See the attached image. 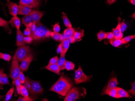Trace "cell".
I'll use <instances>...</instances> for the list:
<instances>
[{
    "label": "cell",
    "mask_w": 135,
    "mask_h": 101,
    "mask_svg": "<svg viewBox=\"0 0 135 101\" xmlns=\"http://www.w3.org/2000/svg\"><path fill=\"white\" fill-rule=\"evenodd\" d=\"M73 86L72 80L62 74L58 80L51 87L50 90L62 96H65Z\"/></svg>",
    "instance_id": "1"
},
{
    "label": "cell",
    "mask_w": 135,
    "mask_h": 101,
    "mask_svg": "<svg viewBox=\"0 0 135 101\" xmlns=\"http://www.w3.org/2000/svg\"><path fill=\"white\" fill-rule=\"evenodd\" d=\"M36 28L35 30L31 32V35L33 40L39 41L50 37L51 31L41 23V22L36 23Z\"/></svg>",
    "instance_id": "2"
},
{
    "label": "cell",
    "mask_w": 135,
    "mask_h": 101,
    "mask_svg": "<svg viewBox=\"0 0 135 101\" xmlns=\"http://www.w3.org/2000/svg\"><path fill=\"white\" fill-rule=\"evenodd\" d=\"M32 51L28 46H23L20 47L16 52V55L19 62H22L23 60L32 54Z\"/></svg>",
    "instance_id": "3"
},
{
    "label": "cell",
    "mask_w": 135,
    "mask_h": 101,
    "mask_svg": "<svg viewBox=\"0 0 135 101\" xmlns=\"http://www.w3.org/2000/svg\"><path fill=\"white\" fill-rule=\"evenodd\" d=\"M81 88L74 87L71 88L66 95L64 101H75L79 99L83 95Z\"/></svg>",
    "instance_id": "4"
},
{
    "label": "cell",
    "mask_w": 135,
    "mask_h": 101,
    "mask_svg": "<svg viewBox=\"0 0 135 101\" xmlns=\"http://www.w3.org/2000/svg\"><path fill=\"white\" fill-rule=\"evenodd\" d=\"M90 76L86 75L83 73L81 66H79L77 70L75 71V81L76 85L88 82L90 80Z\"/></svg>",
    "instance_id": "5"
},
{
    "label": "cell",
    "mask_w": 135,
    "mask_h": 101,
    "mask_svg": "<svg viewBox=\"0 0 135 101\" xmlns=\"http://www.w3.org/2000/svg\"><path fill=\"white\" fill-rule=\"evenodd\" d=\"M21 70L20 66L19 64V62L16 57V55L13 56L11 62V78L13 80L15 79L18 78Z\"/></svg>",
    "instance_id": "6"
},
{
    "label": "cell",
    "mask_w": 135,
    "mask_h": 101,
    "mask_svg": "<svg viewBox=\"0 0 135 101\" xmlns=\"http://www.w3.org/2000/svg\"><path fill=\"white\" fill-rule=\"evenodd\" d=\"M28 80L31 85V90L30 92V94L37 95L42 93L44 89H42L39 81L32 80L29 78Z\"/></svg>",
    "instance_id": "7"
},
{
    "label": "cell",
    "mask_w": 135,
    "mask_h": 101,
    "mask_svg": "<svg viewBox=\"0 0 135 101\" xmlns=\"http://www.w3.org/2000/svg\"><path fill=\"white\" fill-rule=\"evenodd\" d=\"M19 3L30 8H38L40 6L41 1V0H20Z\"/></svg>",
    "instance_id": "8"
},
{
    "label": "cell",
    "mask_w": 135,
    "mask_h": 101,
    "mask_svg": "<svg viewBox=\"0 0 135 101\" xmlns=\"http://www.w3.org/2000/svg\"><path fill=\"white\" fill-rule=\"evenodd\" d=\"M33 58V55L31 54L22 61L20 65V70L22 72H25L28 71Z\"/></svg>",
    "instance_id": "9"
},
{
    "label": "cell",
    "mask_w": 135,
    "mask_h": 101,
    "mask_svg": "<svg viewBox=\"0 0 135 101\" xmlns=\"http://www.w3.org/2000/svg\"><path fill=\"white\" fill-rule=\"evenodd\" d=\"M6 5L9 9V12L10 15L13 16H16L18 14V10L17 4L11 2L10 0H7Z\"/></svg>",
    "instance_id": "10"
},
{
    "label": "cell",
    "mask_w": 135,
    "mask_h": 101,
    "mask_svg": "<svg viewBox=\"0 0 135 101\" xmlns=\"http://www.w3.org/2000/svg\"><path fill=\"white\" fill-rule=\"evenodd\" d=\"M16 43V45L17 46L26 45L25 41H24V35L22 33L20 29H17Z\"/></svg>",
    "instance_id": "11"
},
{
    "label": "cell",
    "mask_w": 135,
    "mask_h": 101,
    "mask_svg": "<svg viewBox=\"0 0 135 101\" xmlns=\"http://www.w3.org/2000/svg\"><path fill=\"white\" fill-rule=\"evenodd\" d=\"M44 13L39 10H32L30 13L33 19V23L35 24L40 22V20L44 16Z\"/></svg>",
    "instance_id": "12"
},
{
    "label": "cell",
    "mask_w": 135,
    "mask_h": 101,
    "mask_svg": "<svg viewBox=\"0 0 135 101\" xmlns=\"http://www.w3.org/2000/svg\"><path fill=\"white\" fill-rule=\"evenodd\" d=\"M121 18L120 17H118V23L117 26L115 28L113 29V34L114 35V38L116 39H121L123 37V34L121 32L120 30V23Z\"/></svg>",
    "instance_id": "13"
},
{
    "label": "cell",
    "mask_w": 135,
    "mask_h": 101,
    "mask_svg": "<svg viewBox=\"0 0 135 101\" xmlns=\"http://www.w3.org/2000/svg\"><path fill=\"white\" fill-rule=\"evenodd\" d=\"M18 14L20 15H26L30 14L32 11L31 8L21 4L18 5Z\"/></svg>",
    "instance_id": "14"
},
{
    "label": "cell",
    "mask_w": 135,
    "mask_h": 101,
    "mask_svg": "<svg viewBox=\"0 0 135 101\" xmlns=\"http://www.w3.org/2000/svg\"><path fill=\"white\" fill-rule=\"evenodd\" d=\"M61 47H62V52L60 53V57H65L66 52L69 49V47L70 43L67 39L62 41Z\"/></svg>",
    "instance_id": "15"
},
{
    "label": "cell",
    "mask_w": 135,
    "mask_h": 101,
    "mask_svg": "<svg viewBox=\"0 0 135 101\" xmlns=\"http://www.w3.org/2000/svg\"><path fill=\"white\" fill-rule=\"evenodd\" d=\"M9 23L12 28H16L17 29H19L21 25V21L19 17L13 16L9 22Z\"/></svg>",
    "instance_id": "16"
},
{
    "label": "cell",
    "mask_w": 135,
    "mask_h": 101,
    "mask_svg": "<svg viewBox=\"0 0 135 101\" xmlns=\"http://www.w3.org/2000/svg\"><path fill=\"white\" fill-rule=\"evenodd\" d=\"M22 22L26 28H29L33 23L31 15L29 14L23 17L22 19Z\"/></svg>",
    "instance_id": "17"
},
{
    "label": "cell",
    "mask_w": 135,
    "mask_h": 101,
    "mask_svg": "<svg viewBox=\"0 0 135 101\" xmlns=\"http://www.w3.org/2000/svg\"><path fill=\"white\" fill-rule=\"evenodd\" d=\"M45 68L51 71V72H54L58 75H60V70L59 66L57 64H54V65H48L47 66L45 67Z\"/></svg>",
    "instance_id": "18"
},
{
    "label": "cell",
    "mask_w": 135,
    "mask_h": 101,
    "mask_svg": "<svg viewBox=\"0 0 135 101\" xmlns=\"http://www.w3.org/2000/svg\"><path fill=\"white\" fill-rule=\"evenodd\" d=\"M116 89L117 91V95L119 98H130L132 97L128 92L125 91L123 89L117 87H116Z\"/></svg>",
    "instance_id": "19"
},
{
    "label": "cell",
    "mask_w": 135,
    "mask_h": 101,
    "mask_svg": "<svg viewBox=\"0 0 135 101\" xmlns=\"http://www.w3.org/2000/svg\"><path fill=\"white\" fill-rule=\"evenodd\" d=\"M9 23L7 21L4 20L0 17V27H3L5 29V31L9 34L12 33V31L9 28Z\"/></svg>",
    "instance_id": "20"
},
{
    "label": "cell",
    "mask_w": 135,
    "mask_h": 101,
    "mask_svg": "<svg viewBox=\"0 0 135 101\" xmlns=\"http://www.w3.org/2000/svg\"><path fill=\"white\" fill-rule=\"evenodd\" d=\"M118 84L117 78L116 77H113L109 81L106 89L115 88Z\"/></svg>",
    "instance_id": "21"
},
{
    "label": "cell",
    "mask_w": 135,
    "mask_h": 101,
    "mask_svg": "<svg viewBox=\"0 0 135 101\" xmlns=\"http://www.w3.org/2000/svg\"><path fill=\"white\" fill-rule=\"evenodd\" d=\"M75 32V29L72 27L67 28L64 31L63 34L66 39H67L73 36Z\"/></svg>",
    "instance_id": "22"
},
{
    "label": "cell",
    "mask_w": 135,
    "mask_h": 101,
    "mask_svg": "<svg viewBox=\"0 0 135 101\" xmlns=\"http://www.w3.org/2000/svg\"><path fill=\"white\" fill-rule=\"evenodd\" d=\"M104 93L107 95H108L109 96H111L113 98H119L118 95H117V91L116 89V87L113 89H106L104 91Z\"/></svg>",
    "instance_id": "23"
},
{
    "label": "cell",
    "mask_w": 135,
    "mask_h": 101,
    "mask_svg": "<svg viewBox=\"0 0 135 101\" xmlns=\"http://www.w3.org/2000/svg\"><path fill=\"white\" fill-rule=\"evenodd\" d=\"M66 61L65 57H60V59H58L57 64L59 66L60 71L65 69V66Z\"/></svg>",
    "instance_id": "24"
},
{
    "label": "cell",
    "mask_w": 135,
    "mask_h": 101,
    "mask_svg": "<svg viewBox=\"0 0 135 101\" xmlns=\"http://www.w3.org/2000/svg\"><path fill=\"white\" fill-rule=\"evenodd\" d=\"M21 95L25 98L27 99H30V101H33V99L29 97L28 92L27 89L25 88V87L23 85H21Z\"/></svg>",
    "instance_id": "25"
},
{
    "label": "cell",
    "mask_w": 135,
    "mask_h": 101,
    "mask_svg": "<svg viewBox=\"0 0 135 101\" xmlns=\"http://www.w3.org/2000/svg\"><path fill=\"white\" fill-rule=\"evenodd\" d=\"M62 18L63 20L64 25L66 28H69L72 27L71 23L69 20V18H68L66 13L63 12L62 13Z\"/></svg>",
    "instance_id": "26"
},
{
    "label": "cell",
    "mask_w": 135,
    "mask_h": 101,
    "mask_svg": "<svg viewBox=\"0 0 135 101\" xmlns=\"http://www.w3.org/2000/svg\"><path fill=\"white\" fill-rule=\"evenodd\" d=\"M83 36H84V30H83L77 31H75V30L74 37L75 38L76 41L81 40Z\"/></svg>",
    "instance_id": "27"
},
{
    "label": "cell",
    "mask_w": 135,
    "mask_h": 101,
    "mask_svg": "<svg viewBox=\"0 0 135 101\" xmlns=\"http://www.w3.org/2000/svg\"><path fill=\"white\" fill-rule=\"evenodd\" d=\"M109 42L112 46L115 47H118L122 44L121 39H116L114 38L111 40H110Z\"/></svg>",
    "instance_id": "28"
},
{
    "label": "cell",
    "mask_w": 135,
    "mask_h": 101,
    "mask_svg": "<svg viewBox=\"0 0 135 101\" xmlns=\"http://www.w3.org/2000/svg\"><path fill=\"white\" fill-rule=\"evenodd\" d=\"M51 36L53 39L56 41H60L61 38V34L58 32H51Z\"/></svg>",
    "instance_id": "29"
},
{
    "label": "cell",
    "mask_w": 135,
    "mask_h": 101,
    "mask_svg": "<svg viewBox=\"0 0 135 101\" xmlns=\"http://www.w3.org/2000/svg\"><path fill=\"white\" fill-rule=\"evenodd\" d=\"M135 35H130L124 38H122L121 39V44H126L131 41L133 39H135Z\"/></svg>",
    "instance_id": "30"
},
{
    "label": "cell",
    "mask_w": 135,
    "mask_h": 101,
    "mask_svg": "<svg viewBox=\"0 0 135 101\" xmlns=\"http://www.w3.org/2000/svg\"><path fill=\"white\" fill-rule=\"evenodd\" d=\"M65 67V69L67 71H72L75 68V65L72 62L66 61Z\"/></svg>",
    "instance_id": "31"
},
{
    "label": "cell",
    "mask_w": 135,
    "mask_h": 101,
    "mask_svg": "<svg viewBox=\"0 0 135 101\" xmlns=\"http://www.w3.org/2000/svg\"><path fill=\"white\" fill-rule=\"evenodd\" d=\"M15 90L14 87H11L9 90L8 91V92L7 93L5 97V101H8L12 97V95H13V93Z\"/></svg>",
    "instance_id": "32"
},
{
    "label": "cell",
    "mask_w": 135,
    "mask_h": 101,
    "mask_svg": "<svg viewBox=\"0 0 135 101\" xmlns=\"http://www.w3.org/2000/svg\"><path fill=\"white\" fill-rule=\"evenodd\" d=\"M1 85H10L9 82V81L8 76L6 74L3 73V77H2V81H1Z\"/></svg>",
    "instance_id": "33"
},
{
    "label": "cell",
    "mask_w": 135,
    "mask_h": 101,
    "mask_svg": "<svg viewBox=\"0 0 135 101\" xmlns=\"http://www.w3.org/2000/svg\"><path fill=\"white\" fill-rule=\"evenodd\" d=\"M23 86H24L25 88L27 89L28 92H30L31 90V83H30V81H29L28 77H26V81L25 83H23Z\"/></svg>",
    "instance_id": "34"
},
{
    "label": "cell",
    "mask_w": 135,
    "mask_h": 101,
    "mask_svg": "<svg viewBox=\"0 0 135 101\" xmlns=\"http://www.w3.org/2000/svg\"><path fill=\"white\" fill-rule=\"evenodd\" d=\"M98 39L99 41H101L106 38V33L103 31H100L98 34Z\"/></svg>",
    "instance_id": "35"
},
{
    "label": "cell",
    "mask_w": 135,
    "mask_h": 101,
    "mask_svg": "<svg viewBox=\"0 0 135 101\" xmlns=\"http://www.w3.org/2000/svg\"><path fill=\"white\" fill-rule=\"evenodd\" d=\"M18 79H19L20 81V82H21V84H23V83H25V82L26 77L22 71H20L19 75L18 76Z\"/></svg>",
    "instance_id": "36"
},
{
    "label": "cell",
    "mask_w": 135,
    "mask_h": 101,
    "mask_svg": "<svg viewBox=\"0 0 135 101\" xmlns=\"http://www.w3.org/2000/svg\"><path fill=\"white\" fill-rule=\"evenodd\" d=\"M11 59V56L10 55L8 54H4L2 53L1 59L7 61H9Z\"/></svg>",
    "instance_id": "37"
},
{
    "label": "cell",
    "mask_w": 135,
    "mask_h": 101,
    "mask_svg": "<svg viewBox=\"0 0 135 101\" xmlns=\"http://www.w3.org/2000/svg\"><path fill=\"white\" fill-rule=\"evenodd\" d=\"M58 60V58L57 56L53 57L50 60L48 65H54V64H57Z\"/></svg>",
    "instance_id": "38"
},
{
    "label": "cell",
    "mask_w": 135,
    "mask_h": 101,
    "mask_svg": "<svg viewBox=\"0 0 135 101\" xmlns=\"http://www.w3.org/2000/svg\"><path fill=\"white\" fill-rule=\"evenodd\" d=\"M128 93L133 95H135V82H134L132 83V89L130 90H128Z\"/></svg>",
    "instance_id": "39"
},
{
    "label": "cell",
    "mask_w": 135,
    "mask_h": 101,
    "mask_svg": "<svg viewBox=\"0 0 135 101\" xmlns=\"http://www.w3.org/2000/svg\"><path fill=\"white\" fill-rule=\"evenodd\" d=\"M120 27L121 32L123 33L126 29L127 28V25L125 23L123 22L121 23H120Z\"/></svg>",
    "instance_id": "40"
},
{
    "label": "cell",
    "mask_w": 135,
    "mask_h": 101,
    "mask_svg": "<svg viewBox=\"0 0 135 101\" xmlns=\"http://www.w3.org/2000/svg\"><path fill=\"white\" fill-rule=\"evenodd\" d=\"M32 40L33 39L31 36H26L24 37V41L26 44H29L32 42Z\"/></svg>",
    "instance_id": "41"
},
{
    "label": "cell",
    "mask_w": 135,
    "mask_h": 101,
    "mask_svg": "<svg viewBox=\"0 0 135 101\" xmlns=\"http://www.w3.org/2000/svg\"><path fill=\"white\" fill-rule=\"evenodd\" d=\"M12 83L16 86V87L20 86L22 85L21 82H20V81L19 79H18V78L13 80V81Z\"/></svg>",
    "instance_id": "42"
},
{
    "label": "cell",
    "mask_w": 135,
    "mask_h": 101,
    "mask_svg": "<svg viewBox=\"0 0 135 101\" xmlns=\"http://www.w3.org/2000/svg\"><path fill=\"white\" fill-rule=\"evenodd\" d=\"M54 32H59L60 30V27L57 23H56L53 27Z\"/></svg>",
    "instance_id": "43"
},
{
    "label": "cell",
    "mask_w": 135,
    "mask_h": 101,
    "mask_svg": "<svg viewBox=\"0 0 135 101\" xmlns=\"http://www.w3.org/2000/svg\"><path fill=\"white\" fill-rule=\"evenodd\" d=\"M24 35L25 36H31V31L29 28H26L24 31Z\"/></svg>",
    "instance_id": "44"
},
{
    "label": "cell",
    "mask_w": 135,
    "mask_h": 101,
    "mask_svg": "<svg viewBox=\"0 0 135 101\" xmlns=\"http://www.w3.org/2000/svg\"><path fill=\"white\" fill-rule=\"evenodd\" d=\"M114 38V35L113 32H109L106 33V38L110 40Z\"/></svg>",
    "instance_id": "45"
},
{
    "label": "cell",
    "mask_w": 135,
    "mask_h": 101,
    "mask_svg": "<svg viewBox=\"0 0 135 101\" xmlns=\"http://www.w3.org/2000/svg\"><path fill=\"white\" fill-rule=\"evenodd\" d=\"M29 28H30V30H31V32H33L35 30V29L36 28V25L35 23H33Z\"/></svg>",
    "instance_id": "46"
},
{
    "label": "cell",
    "mask_w": 135,
    "mask_h": 101,
    "mask_svg": "<svg viewBox=\"0 0 135 101\" xmlns=\"http://www.w3.org/2000/svg\"><path fill=\"white\" fill-rule=\"evenodd\" d=\"M67 39L68 40V41H69L70 44L74 43H75L76 41L75 39V38H74V36L73 37H72L70 38H67Z\"/></svg>",
    "instance_id": "47"
},
{
    "label": "cell",
    "mask_w": 135,
    "mask_h": 101,
    "mask_svg": "<svg viewBox=\"0 0 135 101\" xmlns=\"http://www.w3.org/2000/svg\"><path fill=\"white\" fill-rule=\"evenodd\" d=\"M4 71V70L3 68H1L0 69V84H1V81H2Z\"/></svg>",
    "instance_id": "48"
},
{
    "label": "cell",
    "mask_w": 135,
    "mask_h": 101,
    "mask_svg": "<svg viewBox=\"0 0 135 101\" xmlns=\"http://www.w3.org/2000/svg\"><path fill=\"white\" fill-rule=\"evenodd\" d=\"M17 101H31L30 99H27L25 98H23L21 97L18 98V99L17 100Z\"/></svg>",
    "instance_id": "49"
},
{
    "label": "cell",
    "mask_w": 135,
    "mask_h": 101,
    "mask_svg": "<svg viewBox=\"0 0 135 101\" xmlns=\"http://www.w3.org/2000/svg\"><path fill=\"white\" fill-rule=\"evenodd\" d=\"M62 52V47H61V44H60L57 47V54H60Z\"/></svg>",
    "instance_id": "50"
},
{
    "label": "cell",
    "mask_w": 135,
    "mask_h": 101,
    "mask_svg": "<svg viewBox=\"0 0 135 101\" xmlns=\"http://www.w3.org/2000/svg\"><path fill=\"white\" fill-rule=\"evenodd\" d=\"M116 0H107V3L109 4H111L114 3Z\"/></svg>",
    "instance_id": "51"
},
{
    "label": "cell",
    "mask_w": 135,
    "mask_h": 101,
    "mask_svg": "<svg viewBox=\"0 0 135 101\" xmlns=\"http://www.w3.org/2000/svg\"><path fill=\"white\" fill-rule=\"evenodd\" d=\"M16 90L18 94H19V95L21 94V86L16 87Z\"/></svg>",
    "instance_id": "52"
},
{
    "label": "cell",
    "mask_w": 135,
    "mask_h": 101,
    "mask_svg": "<svg viewBox=\"0 0 135 101\" xmlns=\"http://www.w3.org/2000/svg\"><path fill=\"white\" fill-rule=\"evenodd\" d=\"M66 39L65 37L64 36V35L63 34H61V41H63L64 40Z\"/></svg>",
    "instance_id": "53"
},
{
    "label": "cell",
    "mask_w": 135,
    "mask_h": 101,
    "mask_svg": "<svg viewBox=\"0 0 135 101\" xmlns=\"http://www.w3.org/2000/svg\"><path fill=\"white\" fill-rule=\"evenodd\" d=\"M128 1L133 5L135 4V0H128Z\"/></svg>",
    "instance_id": "54"
},
{
    "label": "cell",
    "mask_w": 135,
    "mask_h": 101,
    "mask_svg": "<svg viewBox=\"0 0 135 101\" xmlns=\"http://www.w3.org/2000/svg\"><path fill=\"white\" fill-rule=\"evenodd\" d=\"M4 97V96H3V95H0V99H1Z\"/></svg>",
    "instance_id": "55"
},
{
    "label": "cell",
    "mask_w": 135,
    "mask_h": 101,
    "mask_svg": "<svg viewBox=\"0 0 135 101\" xmlns=\"http://www.w3.org/2000/svg\"><path fill=\"white\" fill-rule=\"evenodd\" d=\"M2 53L0 52V59H1V56H2Z\"/></svg>",
    "instance_id": "56"
}]
</instances>
